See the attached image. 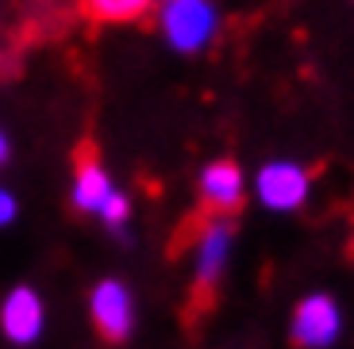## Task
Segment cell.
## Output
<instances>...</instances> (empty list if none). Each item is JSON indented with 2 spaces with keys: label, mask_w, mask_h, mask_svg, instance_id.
Listing matches in <instances>:
<instances>
[{
  "label": "cell",
  "mask_w": 354,
  "mask_h": 349,
  "mask_svg": "<svg viewBox=\"0 0 354 349\" xmlns=\"http://www.w3.org/2000/svg\"><path fill=\"white\" fill-rule=\"evenodd\" d=\"M158 35L181 58H196L220 35V4L216 0H158L154 4Z\"/></svg>",
  "instance_id": "cell-1"
},
{
  "label": "cell",
  "mask_w": 354,
  "mask_h": 349,
  "mask_svg": "<svg viewBox=\"0 0 354 349\" xmlns=\"http://www.w3.org/2000/svg\"><path fill=\"white\" fill-rule=\"evenodd\" d=\"M250 196L266 211H274V215H292V211H301L308 203L312 173H308V166L292 161V157H270L250 177Z\"/></svg>",
  "instance_id": "cell-2"
},
{
  "label": "cell",
  "mask_w": 354,
  "mask_h": 349,
  "mask_svg": "<svg viewBox=\"0 0 354 349\" xmlns=\"http://www.w3.org/2000/svg\"><path fill=\"white\" fill-rule=\"evenodd\" d=\"M346 330L343 307L331 292H308L289 311V338L297 349H331Z\"/></svg>",
  "instance_id": "cell-3"
},
{
  "label": "cell",
  "mask_w": 354,
  "mask_h": 349,
  "mask_svg": "<svg viewBox=\"0 0 354 349\" xmlns=\"http://www.w3.org/2000/svg\"><path fill=\"white\" fill-rule=\"evenodd\" d=\"M88 323L104 341L120 346L135 334L139 323V299H135L131 284L120 277H104L88 288Z\"/></svg>",
  "instance_id": "cell-4"
},
{
  "label": "cell",
  "mask_w": 354,
  "mask_h": 349,
  "mask_svg": "<svg viewBox=\"0 0 354 349\" xmlns=\"http://www.w3.org/2000/svg\"><path fill=\"white\" fill-rule=\"evenodd\" d=\"M231 250H235V227L231 215H208L193 235V288L196 292H212L223 280L231 265Z\"/></svg>",
  "instance_id": "cell-5"
},
{
  "label": "cell",
  "mask_w": 354,
  "mask_h": 349,
  "mask_svg": "<svg viewBox=\"0 0 354 349\" xmlns=\"http://www.w3.org/2000/svg\"><path fill=\"white\" fill-rule=\"evenodd\" d=\"M46 319H50L46 299L31 284H16V288H8L4 299H0V334L16 349L39 346L46 334Z\"/></svg>",
  "instance_id": "cell-6"
},
{
  "label": "cell",
  "mask_w": 354,
  "mask_h": 349,
  "mask_svg": "<svg viewBox=\"0 0 354 349\" xmlns=\"http://www.w3.org/2000/svg\"><path fill=\"white\" fill-rule=\"evenodd\" d=\"M247 192H250V181L243 173V166L231 161V157H212L196 173V196H201L208 215H231V211H239Z\"/></svg>",
  "instance_id": "cell-7"
},
{
  "label": "cell",
  "mask_w": 354,
  "mask_h": 349,
  "mask_svg": "<svg viewBox=\"0 0 354 349\" xmlns=\"http://www.w3.org/2000/svg\"><path fill=\"white\" fill-rule=\"evenodd\" d=\"M120 192V184H115V177L108 173L104 166H100L97 157H85V161H77V169H73V181H70V203L81 211V215H93L97 219L100 211L108 208V200Z\"/></svg>",
  "instance_id": "cell-8"
},
{
  "label": "cell",
  "mask_w": 354,
  "mask_h": 349,
  "mask_svg": "<svg viewBox=\"0 0 354 349\" xmlns=\"http://www.w3.org/2000/svg\"><path fill=\"white\" fill-rule=\"evenodd\" d=\"M158 0H81L85 16L97 23H135V19L151 16Z\"/></svg>",
  "instance_id": "cell-9"
},
{
  "label": "cell",
  "mask_w": 354,
  "mask_h": 349,
  "mask_svg": "<svg viewBox=\"0 0 354 349\" xmlns=\"http://www.w3.org/2000/svg\"><path fill=\"white\" fill-rule=\"evenodd\" d=\"M97 219L104 223L108 230H112V235L124 238V235H127V227H131V196H127L124 188H120V192H115L112 200H108V208L100 211Z\"/></svg>",
  "instance_id": "cell-10"
},
{
  "label": "cell",
  "mask_w": 354,
  "mask_h": 349,
  "mask_svg": "<svg viewBox=\"0 0 354 349\" xmlns=\"http://www.w3.org/2000/svg\"><path fill=\"white\" fill-rule=\"evenodd\" d=\"M16 215H19V200H16V192H12L8 184H0V230L12 227V223H16Z\"/></svg>",
  "instance_id": "cell-11"
},
{
  "label": "cell",
  "mask_w": 354,
  "mask_h": 349,
  "mask_svg": "<svg viewBox=\"0 0 354 349\" xmlns=\"http://www.w3.org/2000/svg\"><path fill=\"white\" fill-rule=\"evenodd\" d=\"M8 157H12V139L4 134V127H0V169L8 166Z\"/></svg>",
  "instance_id": "cell-12"
}]
</instances>
